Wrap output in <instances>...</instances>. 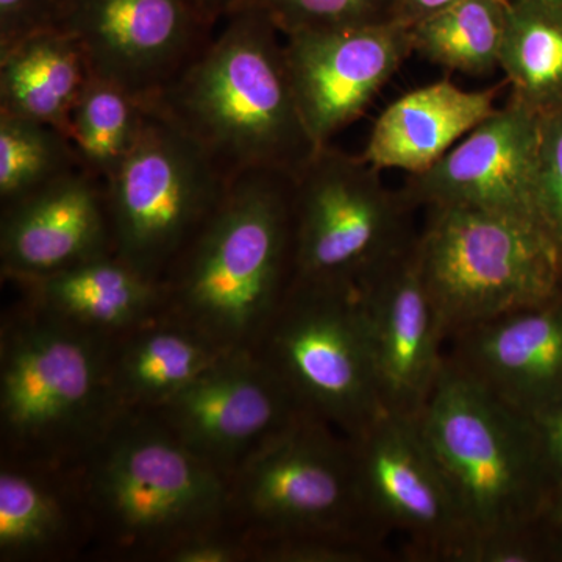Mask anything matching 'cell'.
Masks as SVG:
<instances>
[{
  "label": "cell",
  "mask_w": 562,
  "mask_h": 562,
  "mask_svg": "<svg viewBox=\"0 0 562 562\" xmlns=\"http://www.w3.org/2000/svg\"><path fill=\"white\" fill-rule=\"evenodd\" d=\"M447 361L516 412L531 416L562 395V295L447 338Z\"/></svg>",
  "instance_id": "18"
},
{
  "label": "cell",
  "mask_w": 562,
  "mask_h": 562,
  "mask_svg": "<svg viewBox=\"0 0 562 562\" xmlns=\"http://www.w3.org/2000/svg\"><path fill=\"white\" fill-rule=\"evenodd\" d=\"M283 33L261 7L238 11L147 109L201 144L227 179L297 177L319 150L292 90Z\"/></svg>",
  "instance_id": "1"
},
{
  "label": "cell",
  "mask_w": 562,
  "mask_h": 562,
  "mask_svg": "<svg viewBox=\"0 0 562 562\" xmlns=\"http://www.w3.org/2000/svg\"><path fill=\"white\" fill-rule=\"evenodd\" d=\"M147 106L111 81L91 76L70 114L68 136L81 166L109 181L135 149Z\"/></svg>",
  "instance_id": "25"
},
{
  "label": "cell",
  "mask_w": 562,
  "mask_h": 562,
  "mask_svg": "<svg viewBox=\"0 0 562 562\" xmlns=\"http://www.w3.org/2000/svg\"><path fill=\"white\" fill-rule=\"evenodd\" d=\"M292 90L317 147L360 120L414 54L402 22L283 35Z\"/></svg>",
  "instance_id": "14"
},
{
  "label": "cell",
  "mask_w": 562,
  "mask_h": 562,
  "mask_svg": "<svg viewBox=\"0 0 562 562\" xmlns=\"http://www.w3.org/2000/svg\"><path fill=\"white\" fill-rule=\"evenodd\" d=\"M91 490L121 538L140 546L172 543L209 531L231 492L220 469L168 428L113 425L101 438Z\"/></svg>",
  "instance_id": "10"
},
{
  "label": "cell",
  "mask_w": 562,
  "mask_h": 562,
  "mask_svg": "<svg viewBox=\"0 0 562 562\" xmlns=\"http://www.w3.org/2000/svg\"><path fill=\"white\" fill-rule=\"evenodd\" d=\"M262 338L303 412L349 439L386 413L357 290L294 280Z\"/></svg>",
  "instance_id": "7"
},
{
  "label": "cell",
  "mask_w": 562,
  "mask_h": 562,
  "mask_svg": "<svg viewBox=\"0 0 562 562\" xmlns=\"http://www.w3.org/2000/svg\"><path fill=\"white\" fill-rule=\"evenodd\" d=\"M214 27L183 0H69L60 31L91 74L150 103L205 50Z\"/></svg>",
  "instance_id": "12"
},
{
  "label": "cell",
  "mask_w": 562,
  "mask_h": 562,
  "mask_svg": "<svg viewBox=\"0 0 562 562\" xmlns=\"http://www.w3.org/2000/svg\"><path fill=\"white\" fill-rule=\"evenodd\" d=\"M161 408L169 430L217 469L246 458L303 413L271 366L249 349L225 355Z\"/></svg>",
  "instance_id": "15"
},
{
  "label": "cell",
  "mask_w": 562,
  "mask_h": 562,
  "mask_svg": "<svg viewBox=\"0 0 562 562\" xmlns=\"http://www.w3.org/2000/svg\"><path fill=\"white\" fill-rule=\"evenodd\" d=\"M509 0H460L409 25L413 49L454 72L484 76L501 68Z\"/></svg>",
  "instance_id": "24"
},
{
  "label": "cell",
  "mask_w": 562,
  "mask_h": 562,
  "mask_svg": "<svg viewBox=\"0 0 562 562\" xmlns=\"http://www.w3.org/2000/svg\"><path fill=\"white\" fill-rule=\"evenodd\" d=\"M541 116L509 98L403 194L416 209L461 206L543 224L538 203ZM547 228V227H546Z\"/></svg>",
  "instance_id": "13"
},
{
  "label": "cell",
  "mask_w": 562,
  "mask_h": 562,
  "mask_svg": "<svg viewBox=\"0 0 562 562\" xmlns=\"http://www.w3.org/2000/svg\"><path fill=\"white\" fill-rule=\"evenodd\" d=\"M425 211L417 262L446 341L560 295L562 246L539 222L461 206Z\"/></svg>",
  "instance_id": "4"
},
{
  "label": "cell",
  "mask_w": 562,
  "mask_h": 562,
  "mask_svg": "<svg viewBox=\"0 0 562 562\" xmlns=\"http://www.w3.org/2000/svg\"><path fill=\"white\" fill-rule=\"evenodd\" d=\"M541 525L552 547L562 550V484H558L554 490Z\"/></svg>",
  "instance_id": "37"
},
{
  "label": "cell",
  "mask_w": 562,
  "mask_h": 562,
  "mask_svg": "<svg viewBox=\"0 0 562 562\" xmlns=\"http://www.w3.org/2000/svg\"><path fill=\"white\" fill-rule=\"evenodd\" d=\"M91 76L70 33H38L0 52V111L68 135L70 114Z\"/></svg>",
  "instance_id": "21"
},
{
  "label": "cell",
  "mask_w": 562,
  "mask_h": 562,
  "mask_svg": "<svg viewBox=\"0 0 562 562\" xmlns=\"http://www.w3.org/2000/svg\"><path fill=\"white\" fill-rule=\"evenodd\" d=\"M94 333L38 308L3 331L0 416L10 441L41 453L101 441L120 406Z\"/></svg>",
  "instance_id": "5"
},
{
  "label": "cell",
  "mask_w": 562,
  "mask_h": 562,
  "mask_svg": "<svg viewBox=\"0 0 562 562\" xmlns=\"http://www.w3.org/2000/svg\"><path fill=\"white\" fill-rule=\"evenodd\" d=\"M495 95L449 80L406 92L380 114L361 157L380 171H427L497 110Z\"/></svg>",
  "instance_id": "19"
},
{
  "label": "cell",
  "mask_w": 562,
  "mask_h": 562,
  "mask_svg": "<svg viewBox=\"0 0 562 562\" xmlns=\"http://www.w3.org/2000/svg\"><path fill=\"white\" fill-rule=\"evenodd\" d=\"M22 284L36 308L95 333L140 328L168 302L165 283L147 279L114 254Z\"/></svg>",
  "instance_id": "20"
},
{
  "label": "cell",
  "mask_w": 562,
  "mask_h": 562,
  "mask_svg": "<svg viewBox=\"0 0 562 562\" xmlns=\"http://www.w3.org/2000/svg\"><path fill=\"white\" fill-rule=\"evenodd\" d=\"M501 69L512 98L539 116L562 105V9L509 0Z\"/></svg>",
  "instance_id": "23"
},
{
  "label": "cell",
  "mask_w": 562,
  "mask_h": 562,
  "mask_svg": "<svg viewBox=\"0 0 562 562\" xmlns=\"http://www.w3.org/2000/svg\"><path fill=\"white\" fill-rule=\"evenodd\" d=\"M231 351L188 322L140 327L111 368L117 406H165Z\"/></svg>",
  "instance_id": "22"
},
{
  "label": "cell",
  "mask_w": 562,
  "mask_h": 562,
  "mask_svg": "<svg viewBox=\"0 0 562 562\" xmlns=\"http://www.w3.org/2000/svg\"><path fill=\"white\" fill-rule=\"evenodd\" d=\"M538 203L547 231L562 246V105L541 116Z\"/></svg>",
  "instance_id": "30"
},
{
  "label": "cell",
  "mask_w": 562,
  "mask_h": 562,
  "mask_svg": "<svg viewBox=\"0 0 562 562\" xmlns=\"http://www.w3.org/2000/svg\"><path fill=\"white\" fill-rule=\"evenodd\" d=\"M183 2L203 20L217 25L238 11L257 5L258 0H183Z\"/></svg>",
  "instance_id": "35"
},
{
  "label": "cell",
  "mask_w": 562,
  "mask_h": 562,
  "mask_svg": "<svg viewBox=\"0 0 562 562\" xmlns=\"http://www.w3.org/2000/svg\"><path fill=\"white\" fill-rule=\"evenodd\" d=\"M460 0H397V21L405 25L424 20Z\"/></svg>",
  "instance_id": "36"
},
{
  "label": "cell",
  "mask_w": 562,
  "mask_h": 562,
  "mask_svg": "<svg viewBox=\"0 0 562 562\" xmlns=\"http://www.w3.org/2000/svg\"><path fill=\"white\" fill-rule=\"evenodd\" d=\"M231 181L198 140L147 109L135 149L106 181L114 255L162 283Z\"/></svg>",
  "instance_id": "8"
},
{
  "label": "cell",
  "mask_w": 562,
  "mask_h": 562,
  "mask_svg": "<svg viewBox=\"0 0 562 562\" xmlns=\"http://www.w3.org/2000/svg\"><path fill=\"white\" fill-rule=\"evenodd\" d=\"M550 541L542 525L527 530L482 536L473 541L464 562H535L546 557Z\"/></svg>",
  "instance_id": "32"
},
{
  "label": "cell",
  "mask_w": 562,
  "mask_h": 562,
  "mask_svg": "<svg viewBox=\"0 0 562 562\" xmlns=\"http://www.w3.org/2000/svg\"><path fill=\"white\" fill-rule=\"evenodd\" d=\"M68 528L65 506L43 482L16 469L0 473V554L33 557L61 541Z\"/></svg>",
  "instance_id": "27"
},
{
  "label": "cell",
  "mask_w": 562,
  "mask_h": 562,
  "mask_svg": "<svg viewBox=\"0 0 562 562\" xmlns=\"http://www.w3.org/2000/svg\"><path fill=\"white\" fill-rule=\"evenodd\" d=\"M255 560L269 562H375L401 557L390 542L366 536L303 535L261 539Z\"/></svg>",
  "instance_id": "29"
},
{
  "label": "cell",
  "mask_w": 562,
  "mask_h": 562,
  "mask_svg": "<svg viewBox=\"0 0 562 562\" xmlns=\"http://www.w3.org/2000/svg\"><path fill=\"white\" fill-rule=\"evenodd\" d=\"M539 2L547 3V5L558 7L562 9V0H539Z\"/></svg>",
  "instance_id": "38"
},
{
  "label": "cell",
  "mask_w": 562,
  "mask_h": 562,
  "mask_svg": "<svg viewBox=\"0 0 562 562\" xmlns=\"http://www.w3.org/2000/svg\"><path fill=\"white\" fill-rule=\"evenodd\" d=\"M560 294L562 295V283H561V291H560Z\"/></svg>",
  "instance_id": "39"
},
{
  "label": "cell",
  "mask_w": 562,
  "mask_h": 562,
  "mask_svg": "<svg viewBox=\"0 0 562 562\" xmlns=\"http://www.w3.org/2000/svg\"><path fill=\"white\" fill-rule=\"evenodd\" d=\"M283 35L397 21V0H258Z\"/></svg>",
  "instance_id": "28"
},
{
  "label": "cell",
  "mask_w": 562,
  "mask_h": 562,
  "mask_svg": "<svg viewBox=\"0 0 562 562\" xmlns=\"http://www.w3.org/2000/svg\"><path fill=\"white\" fill-rule=\"evenodd\" d=\"M83 168L69 136L0 111V203L9 205Z\"/></svg>",
  "instance_id": "26"
},
{
  "label": "cell",
  "mask_w": 562,
  "mask_h": 562,
  "mask_svg": "<svg viewBox=\"0 0 562 562\" xmlns=\"http://www.w3.org/2000/svg\"><path fill=\"white\" fill-rule=\"evenodd\" d=\"M350 441L366 513L403 560L464 562L472 528L417 417L384 413Z\"/></svg>",
  "instance_id": "11"
},
{
  "label": "cell",
  "mask_w": 562,
  "mask_h": 562,
  "mask_svg": "<svg viewBox=\"0 0 562 562\" xmlns=\"http://www.w3.org/2000/svg\"><path fill=\"white\" fill-rule=\"evenodd\" d=\"M528 417L538 436L543 461L558 486L562 484V395Z\"/></svg>",
  "instance_id": "34"
},
{
  "label": "cell",
  "mask_w": 562,
  "mask_h": 562,
  "mask_svg": "<svg viewBox=\"0 0 562 562\" xmlns=\"http://www.w3.org/2000/svg\"><path fill=\"white\" fill-rule=\"evenodd\" d=\"M162 553L166 560L173 562H233L243 560L247 554L241 547L210 531L181 539Z\"/></svg>",
  "instance_id": "33"
},
{
  "label": "cell",
  "mask_w": 562,
  "mask_h": 562,
  "mask_svg": "<svg viewBox=\"0 0 562 562\" xmlns=\"http://www.w3.org/2000/svg\"><path fill=\"white\" fill-rule=\"evenodd\" d=\"M69 0H0V52L38 33L60 31Z\"/></svg>",
  "instance_id": "31"
},
{
  "label": "cell",
  "mask_w": 562,
  "mask_h": 562,
  "mask_svg": "<svg viewBox=\"0 0 562 562\" xmlns=\"http://www.w3.org/2000/svg\"><path fill=\"white\" fill-rule=\"evenodd\" d=\"M109 254L106 181L85 168L2 206L3 277L24 283Z\"/></svg>",
  "instance_id": "17"
},
{
  "label": "cell",
  "mask_w": 562,
  "mask_h": 562,
  "mask_svg": "<svg viewBox=\"0 0 562 562\" xmlns=\"http://www.w3.org/2000/svg\"><path fill=\"white\" fill-rule=\"evenodd\" d=\"M295 280L294 177L247 172L166 276L168 301L227 350L265 335Z\"/></svg>",
  "instance_id": "2"
},
{
  "label": "cell",
  "mask_w": 562,
  "mask_h": 562,
  "mask_svg": "<svg viewBox=\"0 0 562 562\" xmlns=\"http://www.w3.org/2000/svg\"><path fill=\"white\" fill-rule=\"evenodd\" d=\"M236 498L261 539L339 535L390 542L366 513L350 439L306 412L244 458Z\"/></svg>",
  "instance_id": "9"
},
{
  "label": "cell",
  "mask_w": 562,
  "mask_h": 562,
  "mask_svg": "<svg viewBox=\"0 0 562 562\" xmlns=\"http://www.w3.org/2000/svg\"><path fill=\"white\" fill-rule=\"evenodd\" d=\"M417 420L471 525L473 541L541 524L557 483L530 417L446 358Z\"/></svg>",
  "instance_id": "3"
},
{
  "label": "cell",
  "mask_w": 562,
  "mask_h": 562,
  "mask_svg": "<svg viewBox=\"0 0 562 562\" xmlns=\"http://www.w3.org/2000/svg\"><path fill=\"white\" fill-rule=\"evenodd\" d=\"M414 210L361 155L321 147L294 179L295 280L357 290L416 243Z\"/></svg>",
  "instance_id": "6"
},
{
  "label": "cell",
  "mask_w": 562,
  "mask_h": 562,
  "mask_svg": "<svg viewBox=\"0 0 562 562\" xmlns=\"http://www.w3.org/2000/svg\"><path fill=\"white\" fill-rule=\"evenodd\" d=\"M357 295L384 409L419 417L446 364V336L422 279L416 243L362 281Z\"/></svg>",
  "instance_id": "16"
}]
</instances>
